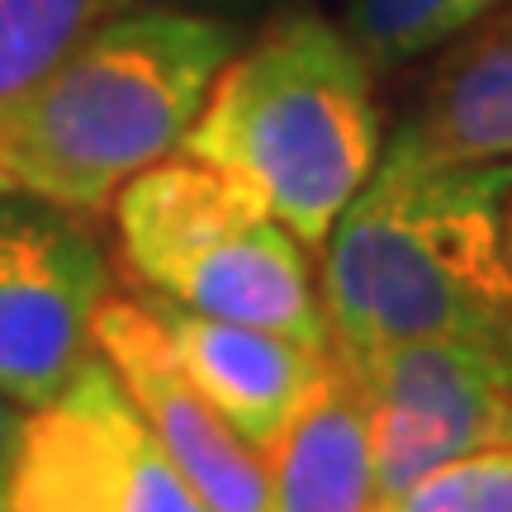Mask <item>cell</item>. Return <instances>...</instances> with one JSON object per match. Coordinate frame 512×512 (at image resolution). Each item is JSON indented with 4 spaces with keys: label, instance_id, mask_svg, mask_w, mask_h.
<instances>
[{
    "label": "cell",
    "instance_id": "10",
    "mask_svg": "<svg viewBox=\"0 0 512 512\" xmlns=\"http://www.w3.org/2000/svg\"><path fill=\"white\" fill-rule=\"evenodd\" d=\"M384 147L427 162L512 157V0L441 48L413 110Z\"/></svg>",
    "mask_w": 512,
    "mask_h": 512
},
{
    "label": "cell",
    "instance_id": "20",
    "mask_svg": "<svg viewBox=\"0 0 512 512\" xmlns=\"http://www.w3.org/2000/svg\"><path fill=\"white\" fill-rule=\"evenodd\" d=\"M508 441H512V418H508Z\"/></svg>",
    "mask_w": 512,
    "mask_h": 512
},
{
    "label": "cell",
    "instance_id": "5",
    "mask_svg": "<svg viewBox=\"0 0 512 512\" xmlns=\"http://www.w3.org/2000/svg\"><path fill=\"white\" fill-rule=\"evenodd\" d=\"M0 512H204L166 446L95 351L19 422Z\"/></svg>",
    "mask_w": 512,
    "mask_h": 512
},
{
    "label": "cell",
    "instance_id": "19",
    "mask_svg": "<svg viewBox=\"0 0 512 512\" xmlns=\"http://www.w3.org/2000/svg\"><path fill=\"white\" fill-rule=\"evenodd\" d=\"M508 252H512V200H508Z\"/></svg>",
    "mask_w": 512,
    "mask_h": 512
},
{
    "label": "cell",
    "instance_id": "8",
    "mask_svg": "<svg viewBox=\"0 0 512 512\" xmlns=\"http://www.w3.org/2000/svg\"><path fill=\"white\" fill-rule=\"evenodd\" d=\"M91 342L119 375L128 399L138 403V413L157 432L204 512H275L261 451L247 446L214 413V403L185 380L152 304L105 294L95 309Z\"/></svg>",
    "mask_w": 512,
    "mask_h": 512
},
{
    "label": "cell",
    "instance_id": "1",
    "mask_svg": "<svg viewBox=\"0 0 512 512\" xmlns=\"http://www.w3.org/2000/svg\"><path fill=\"white\" fill-rule=\"evenodd\" d=\"M512 157L380 166L323 242L318 299L337 351L475 342L512 361Z\"/></svg>",
    "mask_w": 512,
    "mask_h": 512
},
{
    "label": "cell",
    "instance_id": "11",
    "mask_svg": "<svg viewBox=\"0 0 512 512\" xmlns=\"http://www.w3.org/2000/svg\"><path fill=\"white\" fill-rule=\"evenodd\" d=\"M275 512H375L370 403L356 370L328 347L313 389L261 451Z\"/></svg>",
    "mask_w": 512,
    "mask_h": 512
},
{
    "label": "cell",
    "instance_id": "13",
    "mask_svg": "<svg viewBox=\"0 0 512 512\" xmlns=\"http://www.w3.org/2000/svg\"><path fill=\"white\" fill-rule=\"evenodd\" d=\"M100 19V0H0V105L24 95Z\"/></svg>",
    "mask_w": 512,
    "mask_h": 512
},
{
    "label": "cell",
    "instance_id": "16",
    "mask_svg": "<svg viewBox=\"0 0 512 512\" xmlns=\"http://www.w3.org/2000/svg\"><path fill=\"white\" fill-rule=\"evenodd\" d=\"M19 413L10 408V399H0V489H5V475H10V460H15V441H19Z\"/></svg>",
    "mask_w": 512,
    "mask_h": 512
},
{
    "label": "cell",
    "instance_id": "12",
    "mask_svg": "<svg viewBox=\"0 0 512 512\" xmlns=\"http://www.w3.org/2000/svg\"><path fill=\"white\" fill-rule=\"evenodd\" d=\"M503 0H347L342 29L375 72H394L441 53L451 38L498 10Z\"/></svg>",
    "mask_w": 512,
    "mask_h": 512
},
{
    "label": "cell",
    "instance_id": "4",
    "mask_svg": "<svg viewBox=\"0 0 512 512\" xmlns=\"http://www.w3.org/2000/svg\"><path fill=\"white\" fill-rule=\"evenodd\" d=\"M124 261L152 294L328 351L309 247L238 176L171 152L114 195Z\"/></svg>",
    "mask_w": 512,
    "mask_h": 512
},
{
    "label": "cell",
    "instance_id": "18",
    "mask_svg": "<svg viewBox=\"0 0 512 512\" xmlns=\"http://www.w3.org/2000/svg\"><path fill=\"white\" fill-rule=\"evenodd\" d=\"M10 190H15V185H10V176L0 171V195H10Z\"/></svg>",
    "mask_w": 512,
    "mask_h": 512
},
{
    "label": "cell",
    "instance_id": "15",
    "mask_svg": "<svg viewBox=\"0 0 512 512\" xmlns=\"http://www.w3.org/2000/svg\"><path fill=\"white\" fill-rule=\"evenodd\" d=\"M294 5H309V0H185V10H200V15H223V19H256V15H275V10H294Z\"/></svg>",
    "mask_w": 512,
    "mask_h": 512
},
{
    "label": "cell",
    "instance_id": "3",
    "mask_svg": "<svg viewBox=\"0 0 512 512\" xmlns=\"http://www.w3.org/2000/svg\"><path fill=\"white\" fill-rule=\"evenodd\" d=\"M375 67L309 5L275 10L223 62L176 152L252 185L304 247H323L384 152Z\"/></svg>",
    "mask_w": 512,
    "mask_h": 512
},
{
    "label": "cell",
    "instance_id": "14",
    "mask_svg": "<svg viewBox=\"0 0 512 512\" xmlns=\"http://www.w3.org/2000/svg\"><path fill=\"white\" fill-rule=\"evenodd\" d=\"M380 512H512V441H494L413 479Z\"/></svg>",
    "mask_w": 512,
    "mask_h": 512
},
{
    "label": "cell",
    "instance_id": "7",
    "mask_svg": "<svg viewBox=\"0 0 512 512\" xmlns=\"http://www.w3.org/2000/svg\"><path fill=\"white\" fill-rule=\"evenodd\" d=\"M337 356L356 370L370 403L380 508L446 460L508 441L512 361L498 351L475 342H384Z\"/></svg>",
    "mask_w": 512,
    "mask_h": 512
},
{
    "label": "cell",
    "instance_id": "17",
    "mask_svg": "<svg viewBox=\"0 0 512 512\" xmlns=\"http://www.w3.org/2000/svg\"><path fill=\"white\" fill-rule=\"evenodd\" d=\"M185 10V0H100V15H119V10Z\"/></svg>",
    "mask_w": 512,
    "mask_h": 512
},
{
    "label": "cell",
    "instance_id": "9",
    "mask_svg": "<svg viewBox=\"0 0 512 512\" xmlns=\"http://www.w3.org/2000/svg\"><path fill=\"white\" fill-rule=\"evenodd\" d=\"M147 304L157 313L185 380L256 451H266L280 437V427L299 413L304 394L313 389L318 370L328 361V351H313L285 332L233 323V318H209V313H195L185 304H171L162 294Z\"/></svg>",
    "mask_w": 512,
    "mask_h": 512
},
{
    "label": "cell",
    "instance_id": "2",
    "mask_svg": "<svg viewBox=\"0 0 512 512\" xmlns=\"http://www.w3.org/2000/svg\"><path fill=\"white\" fill-rule=\"evenodd\" d=\"M247 24L200 10L100 15L38 76L0 105V171L15 190L100 214L138 171L171 157L195 124Z\"/></svg>",
    "mask_w": 512,
    "mask_h": 512
},
{
    "label": "cell",
    "instance_id": "6",
    "mask_svg": "<svg viewBox=\"0 0 512 512\" xmlns=\"http://www.w3.org/2000/svg\"><path fill=\"white\" fill-rule=\"evenodd\" d=\"M105 294L110 266L76 209L0 195V399L29 413L57 399L95 356Z\"/></svg>",
    "mask_w": 512,
    "mask_h": 512
}]
</instances>
